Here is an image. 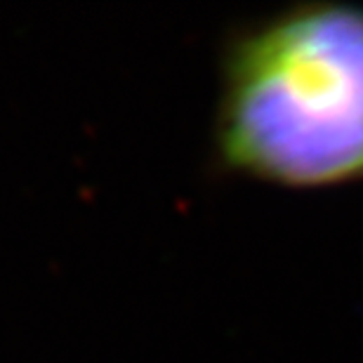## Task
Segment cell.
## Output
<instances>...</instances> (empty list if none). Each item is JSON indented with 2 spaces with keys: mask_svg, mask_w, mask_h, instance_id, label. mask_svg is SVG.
<instances>
[{
  "mask_svg": "<svg viewBox=\"0 0 363 363\" xmlns=\"http://www.w3.org/2000/svg\"><path fill=\"white\" fill-rule=\"evenodd\" d=\"M206 168L293 194L363 184V3L293 0L222 33Z\"/></svg>",
  "mask_w": 363,
  "mask_h": 363,
  "instance_id": "cell-1",
  "label": "cell"
}]
</instances>
